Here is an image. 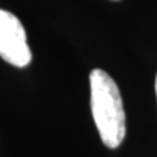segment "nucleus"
I'll return each mask as SVG.
<instances>
[{
    "label": "nucleus",
    "instance_id": "obj_3",
    "mask_svg": "<svg viewBox=\"0 0 157 157\" xmlns=\"http://www.w3.org/2000/svg\"><path fill=\"white\" fill-rule=\"evenodd\" d=\"M156 96H157V76H156Z\"/></svg>",
    "mask_w": 157,
    "mask_h": 157
},
{
    "label": "nucleus",
    "instance_id": "obj_1",
    "mask_svg": "<svg viewBox=\"0 0 157 157\" xmlns=\"http://www.w3.org/2000/svg\"><path fill=\"white\" fill-rule=\"evenodd\" d=\"M90 81V107L101 140L117 148L126 136V115L121 92L115 81L102 70H93Z\"/></svg>",
    "mask_w": 157,
    "mask_h": 157
},
{
    "label": "nucleus",
    "instance_id": "obj_2",
    "mask_svg": "<svg viewBox=\"0 0 157 157\" xmlns=\"http://www.w3.org/2000/svg\"><path fill=\"white\" fill-rule=\"evenodd\" d=\"M0 56L14 67H26L32 60L26 33L13 13L0 9Z\"/></svg>",
    "mask_w": 157,
    "mask_h": 157
}]
</instances>
